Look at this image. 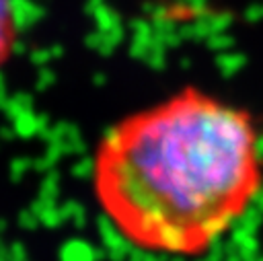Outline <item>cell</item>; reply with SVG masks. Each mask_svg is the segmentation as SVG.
I'll return each mask as SVG.
<instances>
[{
  "instance_id": "cell-1",
  "label": "cell",
  "mask_w": 263,
  "mask_h": 261,
  "mask_svg": "<svg viewBox=\"0 0 263 261\" xmlns=\"http://www.w3.org/2000/svg\"><path fill=\"white\" fill-rule=\"evenodd\" d=\"M261 185L251 115L193 86L117 121L92 162L97 203L117 232L175 257L205 253Z\"/></svg>"
},
{
  "instance_id": "cell-2",
  "label": "cell",
  "mask_w": 263,
  "mask_h": 261,
  "mask_svg": "<svg viewBox=\"0 0 263 261\" xmlns=\"http://www.w3.org/2000/svg\"><path fill=\"white\" fill-rule=\"evenodd\" d=\"M16 43V16L12 0H0V66L6 64Z\"/></svg>"
}]
</instances>
